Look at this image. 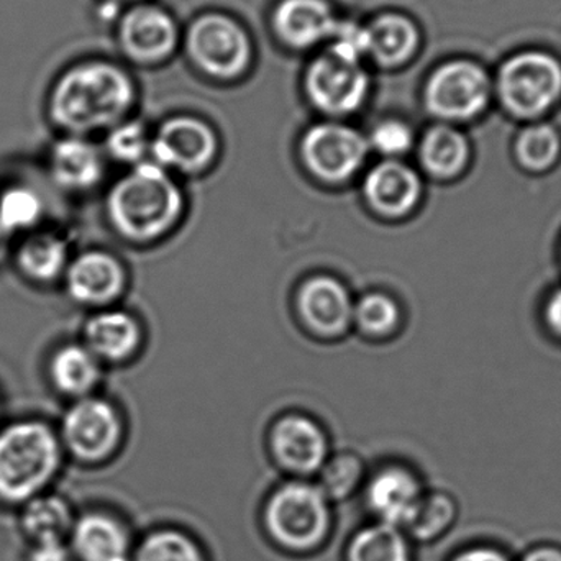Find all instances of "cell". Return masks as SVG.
<instances>
[{
	"instance_id": "8992f818",
	"label": "cell",
	"mask_w": 561,
	"mask_h": 561,
	"mask_svg": "<svg viewBox=\"0 0 561 561\" xmlns=\"http://www.w3.org/2000/svg\"><path fill=\"white\" fill-rule=\"evenodd\" d=\"M186 51L196 69L216 81H236L253 62V43L245 26L220 12L203 13L190 23Z\"/></svg>"
},
{
	"instance_id": "9a60e30c",
	"label": "cell",
	"mask_w": 561,
	"mask_h": 561,
	"mask_svg": "<svg viewBox=\"0 0 561 561\" xmlns=\"http://www.w3.org/2000/svg\"><path fill=\"white\" fill-rule=\"evenodd\" d=\"M424 184L414 168L399 160L376 164L363 181L368 206L385 219H402L421 203Z\"/></svg>"
},
{
	"instance_id": "e575fe53",
	"label": "cell",
	"mask_w": 561,
	"mask_h": 561,
	"mask_svg": "<svg viewBox=\"0 0 561 561\" xmlns=\"http://www.w3.org/2000/svg\"><path fill=\"white\" fill-rule=\"evenodd\" d=\"M368 145L378 153L385 154L386 160H396L411 150L414 145V131L404 121L385 118L373 127Z\"/></svg>"
},
{
	"instance_id": "83f0119b",
	"label": "cell",
	"mask_w": 561,
	"mask_h": 561,
	"mask_svg": "<svg viewBox=\"0 0 561 561\" xmlns=\"http://www.w3.org/2000/svg\"><path fill=\"white\" fill-rule=\"evenodd\" d=\"M560 157L559 130L546 122H534L527 125L514 140V158L527 173H547L556 168Z\"/></svg>"
},
{
	"instance_id": "d4e9b609",
	"label": "cell",
	"mask_w": 561,
	"mask_h": 561,
	"mask_svg": "<svg viewBox=\"0 0 561 561\" xmlns=\"http://www.w3.org/2000/svg\"><path fill=\"white\" fill-rule=\"evenodd\" d=\"M16 265L26 278L51 283L68 268V247L55 233H33L16 250Z\"/></svg>"
},
{
	"instance_id": "8d00e7d4",
	"label": "cell",
	"mask_w": 561,
	"mask_h": 561,
	"mask_svg": "<svg viewBox=\"0 0 561 561\" xmlns=\"http://www.w3.org/2000/svg\"><path fill=\"white\" fill-rule=\"evenodd\" d=\"M71 549L65 542L33 543L28 561H71Z\"/></svg>"
},
{
	"instance_id": "7c38bea8",
	"label": "cell",
	"mask_w": 561,
	"mask_h": 561,
	"mask_svg": "<svg viewBox=\"0 0 561 561\" xmlns=\"http://www.w3.org/2000/svg\"><path fill=\"white\" fill-rule=\"evenodd\" d=\"M154 163L181 173H197L213 163L217 154V137L209 124L196 117L170 118L151 140Z\"/></svg>"
},
{
	"instance_id": "f546056e",
	"label": "cell",
	"mask_w": 561,
	"mask_h": 561,
	"mask_svg": "<svg viewBox=\"0 0 561 561\" xmlns=\"http://www.w3.org/2000/svg\"><path fill=\"white\" fill-rule=\"evenodd\" d=\"M131 561H206L199 543L174 529L154 530L134 549Z\"/></svg>"
},
{
	"instance_id": "30bf717a",
	"label": "cell",
	"mask_w": 561,
	"mask_h": 561,
	"mask_svg": "<svg viewBox=\"0 0 561 561\" xmlns=\"http://www.w3.org/2000/svg\"><path fill=\"white\" fill-rule=\"evenodd\" d=\"M118 46L130 61L141 66L167 61L180 43V28L168 10L138 2L118 16Z\"/></svg>"
},
{
	"instance_id": "1f68e13d",
	"label": "cell",
	"mask_w": 561,
	"mask_h": 561,
	"mask_svg": "<svg viewBox=\"0 0 561 561\" xmlns=\"http://www.w3.org/2000/svg\"><path fill=\"white\" fill-rule=\"evenodd\" d=\"M363 480V463L352 454L329 458L319 471V490L329 501H343L355 493Z\"/></svg>"
},
{
	"instance_id": "2e32d148",
	"label": "cell",
	"mask_w": 561,
	"mask_h": 561,
	"mask_svg": "<svg viewBox=\"0 0 561 561\" xmlns=\"http://www.w3.org/2000/svg\"><path fill=\"white\" fill-rule=\"evenodd\" d=\"M339 20L329 0H279L272 13L276 38L296 51L327 45Z\"/></svg>"
},
{
	"instance_id": "ffe728a7",
	"label": "cell",
	"mask_w": 561,
	"mask_h": 561,
	"mask_svg": "<svg viewBox=\"0 0 561 561\" xmlns=\"http://www.w3.org/2000/svg\"><path fill=\"white\" fill-rule=\"evenodd\" d=\"M366 59L381 69H396L411 61L421 46L417 25L402 13H379L365 25Z\"/></svg>"
},
{
	"instance_id": "7402d4cb",
	"label": "cell",
	"mask_w": 561,
	"mask_h": 561,
	"mask_svg": "<svg viewBox=\"0 0 561 561\" xmlns=\"http://www.w3.org/2000/svg\"><path fill=\"white\" fill-rule=\"evenodd\" d=\"M470 158V141L455 125H434L419 144V163L434 180H458L467 171Z\"/></svg>"
},
{
	"instance_id": "ab89813d",
	"label": "cell",
	"mask_w": 561,
	"mask_h": 561,
	"mask_svg": "<svg viewBox=\"0 0 561 561\" xmlns=\"http://www.w3.org/2000/svg\"><path fill=\"white\" fill-rule=\"evenodd\" d=\"M112 2L118 3V5H122V3H134V2H138V0H112Z\"/></svg>"
},
{
	"instance_id": "484cf974",
	"label": "cell",
	"mask_w": 561,
	"mask_h": 561,
	"mask_svg": "<svg viewBox=\"0 0 561 561\" xmlns=\"http://www.w3.org/2000/svg\"><path fill=\"white\" fill-rule=\"evenodd\" d=\"M346 561H414L411 539L398 527L371 524L353 536Z\"/></svg>"
},
{
	"instance_id": "4dcf8cb0",
	"label": "cell",
	"mask_w": 561,
	"mask_h": 561,
	"mask_svg": "<svg viewBox=\"0 0 561 561\" xmlns=\"http://www.w3.org/2000/svg\"><path fill=\"white\" fill-rule=\"evenodd\" d=\"M43 214V201L26 186H13L0 194V230L22 232L38 224Z\"/></svg>"
},
{
	"instance_id": "ba28073f",
	"label": "cell",
	"mask_w": 561,
	"mask_h": 561,
	"mask_svg": "<svg viewBox=\"0 0 561 561\" xmlns=\"http://www.w3.org/2000/svg\"><path fill=\"white\" fill-rule=\"evenodd\" d=\"M371 78L363 62L348 61L323 51L304 72V92L313 108L329 117H346L365 104Z\"/></svg>"
},
{
	"instance_id": "52a82bcc",
	"label": "cell",
	"mask_w": 561,
	"mask_h": 561,
	"mask_svg": "<svg viewBox=\"0 0 561 561\" xmlns=\"http://www.w3.org/2000/svg\"><path fill=\"white\" fill-rule=\"evenodd\" d=\"M493 94L486 69L473 59H451L438 66L424 85V105L438 124H467L480 117Z\"/></svg>"
},
{
	"instance_id": "d590c367",
	"label": "cell",
	"mask_w": 561,
	"mask_h": 561,
	"mask_svg": "<svg viewBox=\"0 0 561 561\" xmlns=\"http://www.w3.org/2000/svg\"><path fill=\"white\" fill-rule=\"evenodd\" d=\"M447 561H514V557L497 543L473 542L458 549Z\"/></svg>"
},
{
	"instance_id": "3957f363",
	"label": "cell",
	"mask_w": 561,
	"mask_h": 561,
	"mask_svg": "<svg viewBox=\"0 0 561 561\" xmlns=\"http://www.w3.org/2000/svg\"><path fill=\"white\" fill-rule=\"evenodd\" d=\"M61 465V444L38 421H23L0 431V500L25 504L39 496Z\"/></svg>"
},
{
	"instance_id": "d6a6232c",
	"label": "cell",
	"mask_w": 561,
	"mask_h": 561,
	"mask_svg": "<svg viewBox=\"0 0 561 561\" xmlns=\"http://www.w3.org/2000/svg\"><path fill=\"white\" fill-rule=\"evenodd\" d=\"M399 317H401V310L388 294H365L353 306V322L358 323L359 330L366 335H389L398 327Z\"/></svg>"
},
{
	"instance_id": "603a6c76",
	"label": "cell",
	"mask_w": 561,
	"mask_h": 561,
	"mask_svg": "<svg viewBox=\"0 0 561 561\" xmlns=\"http://www.w3.org/2000/svg\"><path fill=\"white\" fill-rule=\"evenodd\" d=\"M140 327L130 313L102 310L84 327V346L101 362H122L137 350Z\"/></svg>"
},
{
	"instance_id": "5b68a950",
	"label": "cell",
	"mask_w": 561,
	"mask_h": 561,
	"mask_svg": "<svg viewBox=\"0 0 561 561\" xmlns=\"http://www.w3.org/2000/svg\"><path fill=\"white\" fill-rule=\"evenodd\" d=\"M496 94L511 117L539 122L560 102V59L539 49L511 56L497 71Z\"/></svg>"
},
{
	"instance_id": "5bb4252c",
	"label": "cell",
	"mask_w": 561,
	"mask_h": 561,
	"mask_svg": "<svg viewBox=\"0 0 561 561\" xmlns=\"http://www.w3.org/2000/svg\"><path fill=\"white\" fill-rule=\"evenodd\" d=\"M272 451L283 470L296 477L319 473L329 460V444L322 428L299 414L286 415L272 431Z\"/></svg>"
},
{
	"instance_id": "d6986e66",
	"label": "cell",
	"mask_w": 561,
	"mask_h": 561,
	"mask_svg": "<svg viewBox=\"0 0 561 561\" xmlns=\"http://www.w3.org/2000/svg\"><path fill=\"white\" fill-rule=\"evenodd\" d=\"M69 540L79 561H131L134 556L127 527L105 513H88L75 520Z\"/></svg>"
},
{
	"instance_id": "f1b7e54d",
	"label": "cell",
	"mask_w": 561,
	"mask_h": 561,
	"mask_svg": "<svg viewBox=\"0 0 561 561\" xmlns=\"http://www.w3.org/2000/svg\"><path fill=\"white\" fill-rule=\"evenodd\" d=\"M460 516V506L450 493L432 491L425 493L417 513L404 533L419 543H432L447 536Z\"/></svg>"
},
{
	"instance_id": "f35d334b",
	"label": "cell",
	"mask_w": 561,
	"mask_h": 561,
	"mask_svg": "<svg viewBox=\"0 0 561 561\" xmlns=\"http://www.w3.org/2000/svg\"><path fill=\"white\" fill-rule=\"evenodd\" d=\"M514 561H561V546L553 542L534 543Z\"/></svg>"
},
{
	"instance_id": "4316f807",
	"label": "cell",
	"mask_w": 561,
	"mask_h": 561,
	"mask_svg": "<svg viewBox=\"0 0 561 561\" xmlns=\"http://www.w3.org/2000/svg\"><path fill=\"white\" fill-rule=\"evenodd\" d=\"M75 519L68 504L56 496L33 497L25 503L22 514V527L26 536L38 542H65L71 534Z\"/></svg>"
},
{
	"instance_id": "8fae6325",
	"label": "cell",
	"mask_w": 561,
	"mask_h": 561,
	"mask_svg": "<svg viewBox=\"0 0 561 561\" xmlns=\"http://www.w3.org/2000/svg\"><path fill=\"white\" fill-rule=\"evenodd\" d=\"M122 422L114 405L104 399H78L62 419V440L79 460L95 463L117 450Z\"/></svg>"
},
{
	"instance_id": "277c9868",
	"label": "cell",
	"mask_w": 561,
	"mask_h": 561,
	"mask_svg": "<svg viewBox=\"0 0 561 561\" xmlns=\"http://www.w3.org/2000/svg\"><path fill=\"white\" fill-rule=\"evenodd\" d=\"M263 526L280 549L310 552L329 537L330 501L317 484L300 480L280 484L266 500Z\"/></svg>"
},
{
	"instance_id": "ac0fdd59",
	"label": "cell",
	"mask_w": 561,
	"mask_h": 561,
	"mask_svg": "<svg viewBox=\"0 0 561 561\" xmlns=\"http://www.w3.org/2000/svg\"><path fill=\"white\" fill-rule=\"evenodd\" d=\"M66 289L76 302L105 306L121 296L125 286L124 266L104 252H88L69 263Z\"/></svg>"
},
{
	"instance_id": "60d3db41",
	"label": "cell",
	"mask_w": 561,
	"mask_h": 561,
	"mask_svg": "<svg viewBox=\"0 0 561 561\" xmlns=\"http://www.w3.org/2000/svg\"><path fill=\"white\" fill-rule=\"evenodd\" d=\"M0 237H2V230H0Z\"/></svg>"
},
{
	"instance_id": "e0dca14e",
	"label": "cell",
	"mask_w": 561,
	"mask_h": 561,
	"mask_svg": "<svg viewBox=\"0 0 561 561\" xmlns=\"http://www.w3.org/2000/svg\"><path fill=\"white\" fill-rule=\"evenodd\" d=\"M297 310L310 332L325 339L343 335L353 322L352 297L330 276L307 279L297 293Z\"/></svg>"
},
{
	"instance_id": "44dd1931",
	"label": "cell",
	"mask_w": 561,
	"mask_h": 561,
	"mask_svg": "<svg viewBox=\"0 0 561 561\" xmlns=\"http://www.w3.org/2000/svg\"><path fill=\"white\" fill-rule=\"evenodd\" d=\"M49 174L68 191H88L104 176V157L85 137L66 135L49 150Z\"/></svg>"
},
{
	"instance_id": "7a4b0ae2",
	"label": "cell",
	"mask_w": 561,
	"mask_h": 561,
	"mask_svg": "<svg viewBox=\"0 0 561 561\" xmlns=\"http://www.w3.org/2000/svg\"><path fill=\"white\" fill-rule=\"evenodd\" d=\"M184 210L183 193L160 164L141 161L112 186L107 214L114 229L145 243L170 232Z\"/></svg>"
},
{
	"instance_id": "6da1fadb",
	"label": "cell",
	"mask_w": 561,
	"mask_h": 561,
	"mask_svg": "<svg viewBox=\"0 0 561 561\" xmlns=\"http://www.w3.org/2000/svg\"><path fill=\"white\" fill-rule=\"evenodd\" d=\"M135 99L137 88L124 68L91 59L71 66L56 79L49 92L48 114L66 134L85 137L124 122Z\"/></svg>"
},
{
	"instance_id": "9c48e42d",
	"label": "cell",
	"mask_w": 561,
	"mask_h": 561,
	"mask_svg": "<svg viewBox=\"0 0 561 561\" xmlns=\"http://www.w3.org/2000/svg\"><path fill=\"white\" fill-rule=\"evenodd\" d=\"M368 151V138L340 122L312 125L300 140L304 167L325 183L350 180L365 164Z\"/></svg>"
},
{
	"instance_id": "836d02e7",
	"label": "cell",
	"mask_w": 561,
	"mask_h": 561,
	"mask_svg": "<svg viewBox=\"0 0 561 561\" xmlns=\"http://www.w3.org/2000/svg\"><path fill=\"white\" fill-rule=\"evenodd\" d=\"M151 140L141 122L124 121L108 130L105 150L121 163L140 164L150 151Z\"/></svg>"
},
{
	"instance_id": "4fadbf2b",
	"label": "cell",
	"mask_w": 561,
	"mask_h": 561,
	"mask_svg": "<svg viewBox=\"0 0 561 561\" xmlns=\"http://www.w3.org/2000/svg\"><path fill=\"white\" fill-rule=\"evenodd\" d=\"M427 491L421 478L405 467L382 468L366 486V504L376 520L404 530L417 513Z\"/></svg>"
},
{
	"instance_id": "74e56055",
	"label": "cell",
	"mask_w": 561,
	"mask_h": 561,
	"mask_svg": "<svg viewBox=\"0 0 561 561\" xmlns=\"http://www.w3.org/2000/svg\"><path fill=\"white\" fill-rule=\"evenodd\" d=\"M543 322L557 339H561V286L553 289L543 302Z\"/></svg>"
},
{
	"instance_id": "cb8c5ba5",
	"label": "cell",
	"mask_w": 561,
	"mask_h": 561,
	"mask_svg": "<svg viewBox=\"0 0 561 561\" xmlns=\"http://www.w3.org/2000/svg\"><path fill=\"white\" fill-rule=\"evenodd\" d=\"M53 385L62 394L85 398L101 379L99 359L84 345L71 343L56 350L49 362Z\"/></svg>"
}]
</instances>
